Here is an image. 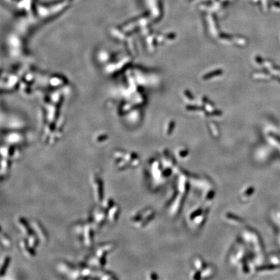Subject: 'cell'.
I'll list each match as a JSON object with an SVG mask.
<instances>
[{"instance_id": "cell-1", "label": "cell", "mask_w": 280, "mask_h": 280, "mask_svg": "<svg viewBox=\"0 0 280 280\" xmlns=\"http://www.w3.org/2000/svg\"><path fill=\"white\" fill-rule=\"evenodd\" d=\"M59 274L69 279H95V269L85 263L75 265L66 261H59L55 266Z\"/></svg>"}, {"instance_id": "cell-2", "label": "cell", "mask_w": 280, "mask_h": 280, "mask_svg": "<svg viewBox=\"0 0 280 280\" xmlns=\"http://www.w3.org/2000/svg\"><path fill=\"white\" fill-rule=\"evenodd\" d=\"M72 231L81 246L85 249H92L94 244L96 230L90 221H78L72 226Z\"/></svg>"}, {"instance_id": "cell-3", "label": "cell", "mask_w": 280, "mask_h": 280, "mask_svg": "<svg viewBox=\"0 0 280 280\" xmlns=\"http://www.w3.org/2000/svg\"><path fill=\"white\" fill-rule=\"evenodd\" d=\"M115 248V244L112 242L103 243L93 249L85 258L84 263L94 269H103L106 265L108 255Z\"/></svg>"}, {"instance_id": "cell-4", "label": "cell", "mask_w": 280, "mask_h": 280, "mask_svg": "<svg viewBox=\"0 0 280 280\" xmlns=\"http://www.w3.org/2000/svg\"><path fill=\"white\" fill-rule=\"evenodd\" d=\"M16 225L20 230L21 234H22L23 237L25 238L28 243L33 248L37 250L40 244V243L31 225L30 222L24 217H18L16 219Z\"/></svg>"}, {"instance_id": "cell-5", "label": "cell", "mask_w": 280, "mask_h": 280, "mask_svg": "<svg viewBox=\"0 0 280 280\" xmlns=\"http://www.w3.org/2000/svg\"><path fill=\"white\" fill-rule=\"evenodd\" d=\"M90 184L95 201L101 204L104 200V182L99 172L95 171L92 174L90 177Z\"/></svg>"}, {"instance_id": "cell-6", "label": "cell", "mask_w": 280, "mask_h": 280, "mask_svg": "<svg viewBox=\"0 0 280 280\" xmlns=\"http://www.w3.org/2000/svg\"><path fill=\"white\" fill-rule=\"evenodd\" d=\"M112 157L114 166L118 170L125 169L130 165L134 166L138 162L134 155L130 153H125L121 151H115Z\"/></svg>"}, {"instance_id": "cell-7", "label": "cell", "mask_w": 280, "mask_h": 280, "mask_svg": "<svg viewBox=\"0 0 280 280\" xmlns=\"http://www.w3.org/2000/svg\"><path fill=\"white\" fill-rule=\"evenodd\" d=\"M107 213V221L108 224L114 225L117 221L120 214V207L112 198L104 199L101 203Z\"/></svg>"}, {"instance_id": "cell-8", "label": "cell", "mask_w": 280, "mask_h": 280, "mask_svg": "<svg viewBox=\"0 0 280 280\" xmlns=\"http://www.w3.org/2000/svg\"><path fill=\"white\" fill-rule=\"evenodd\" d=\"M89 221L92 222L95 230L101 229L108 222L106 211L101 204L93 209Z\"/></svg>"}, {"instance_id": "cell-9", "label": "cell", "mask_w": 280, "mask_h": 280, "mask_svg": "<svg viewBox=\"0 0 280 280\" xmlns=\"http://www.w3.org/2000/svg\"><path fill=\"white\" fill-rule=\"evenodd\" d=\"M29 222L35 234H37L38 238L40 244H46L49 239V237L45 228L36 219H32L29 221Z\"/></svg>"}, {"instance_id": "cell-10", "label": "cell", "mask_w": 280, "mask_h": 280, "mask_svg": "<svg viewBox=\"0 0 280 280\" xmlns=\"http://www.w3.org/2000/svg\"><path fill=\"white\" fill-rule=\"evenodd\" d=\"M18 246L22 252V253L29 259H33L37 256V250L33 248L31 245L28 243L26 239L22 237L18 241Z\"/></svg>"}, {"instance_id": "cell-11", "label": "cell", "mask_w": 280, "mask_h": 280, "mask_svg": "<svg viewBox=\"0 0 280 280\" xmlns=\"http://www.w3.org/2000/svg\"><path fill=\"white\" fill-rule=\"evenodd\" d=\"M95 279H116L117 278L110 271L103 269H95Z\"/></svg>"}, {"instance_id": "cell-12", "label": "cell", "mask_w": 280, "mask_h": 280, "mask_svg": "<svg viewBox=\"0 0 280 280\" xmlns=\"http://www.w3.org/2000/svg\"><path fill=\"white\" fill-rule=\"evenodd\" d=\"M2 157L10 159L12 161V160H16L20 156V154L15 149H14L12 147H9L5 148L2 147Z\"/></svg>"}, {"instance_id": "cell-13", "label": "cell", "mask_w": 280, "mask_h": 280, "mask_svg": "<svg viewBox=\"0 0 280 280\" xmlns=\"http://www.w3.org/2000/svg\"><path fill=\"white\" fill-rule=\"evenodd\" d=\"M12 161L10 159L2 157L1 162V177L2 180L3 178L7 177L11 167Z\"/></svg>"}, {"instance_id": "cell-14", "label": "cell", "mask_w": 280, "mask_h": 280, "mask_svg": "<svg viewBox=\"0 0 280 280\" xmlns=\"http://www.w3.org/2000/svg\"><path fill=\"white\" fill-rule=\"evenodd\" d=\"M11 261V258L9 256H5L2 260L1 262V269H0V275L1 277H3L6 274L7 271L8 270L9 265Z\"/></svg>"}, {"instance_id": "cell-15", "label": "cell", "mask_w": 280, "mask_h": 280, "mask_svg": "<svg viewBox=\"0 0 280 280\" xmlns=\"http://www.w3.org/2000/svg\"><path fill=\"white\" fill-rule=\"evenodd\" d=\"M1 243L2 246L5 248H9L12 245V242L10 237L6 234H5L3 231H2L1 233Z\"/></svg>"}]
</instances>
